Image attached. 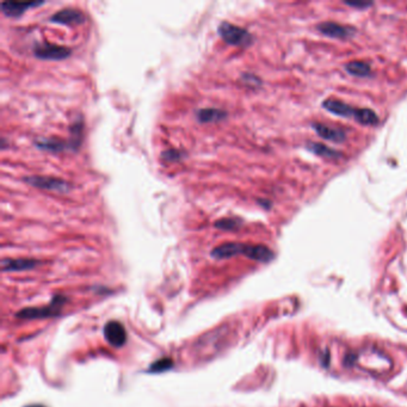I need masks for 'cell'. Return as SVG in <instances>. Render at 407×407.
Instances as JSON below:
<instances>
[{"mask_svg": "<svg viewBox=\"0 0 407 407\" xmlns=\"http://www.w3.org/2000/svg\"><path fill=\"white\" fill-rule=\"evenodd\" d=\"M323 106L327 111L334 113L337 116L342 117L352 118L356 122H359L364 125H377L380 119H378L376 112L371 109H359L353 108L351 105H348L342 100L329 98L324 100Z\"/></svg>", "mask_w": 407, "mask_h": 407, "instance_id": "6da1fadb", "label": "cell"}, {"mask_svg": "<svg viewBox=\"0 0 407 407\" xmlns=\"http://www.w3.org/2000/svg\"><path fill=\"white\" fill-rule=\"evenodd\" d=\"M219 35L221 39L229 46L234 47H248L253 42V37L244 28L238 27L228 22H222L219 25Z\"/></svg>", "mask_w": 407, "mask_h": 407, "instance_id": "7a4b0ae2", "label": "cell"}, {"mask_svg": "<svg viewBox=\"0 0 407 407\" xmlns=\"http://www.w3.org/2000/svg\"><path fill=\"white\" fill-rule=\"evenodd\" d=\"M67 299L62 295H56L54 299L50 301L48 306L43 307H35V308H24L16 314V317L20 319H44V318L56 317L61 312L62 306L66 304Z\"/></svg>", "mask_w": 407, "mask_h": 407, "instance_id": "3957f363", "label": "cell"}, {"mask_svg": "<svg viewBox=\"0 0 407 407\" xmlns=\"http://www.w3.org/2000/svg\"><path fill=\"white\" fill-rule=\"evenodd\" d=\"M23 181L31 187L41 189V190L55 191L60 194H66L72 188V185L65 179L52 176H27L24 177Z\"/></svg>", "mask_w": 407, "mask_h": 407, "instance_id": "277c9868", "label": "cell"}, {"mask_svg": "<svg viewBox=\"0 0 407 407\" xmlns=\"http://www.w3.org/2000/svg\"><path fill=\"white\" fill-rule=\"evenodd\" d=\"M72 49L68 47L58 46L49 42H44L37 44L34 48V55L40 60H52V61H58V60H65L68 56H71Z\"/></svg>", "mask_w": 407, "mask_h": 407, "instance_id": "5b68a950", "label": "cell"}, {"mask_svg": "<svg viewBox=\"0 0 407 407\" xmlns=\"http://www.w3.org/2000/svg\"><path fill=\"white\" fill-rule=\"evenodd\" d=\"M49 21L52 23L56 24H62V25H68V27H73V25H79L83 24L86 18H85V15L78 9H62L61 11L55 12L52 17L49 18Z\"/></svg>", "mask_w": 407, "mask_h": 407, "instance_id": "8992f818", "label": "cell"}, {"mask_svg": "<svg viewBox=\"0 0 407 407\" xmlns=\"http://www.w3.org/2000/svg\"><path fill=\"white\" fill-rule=\"evenodd\" d=\"M104 336L115 348H121L127 342V331L118 321H109L104 327Z\"/></svg>", "mask_w": 407, "mask_h": 407, "instance_id": "52a82bcc", "label": "cell"}, {"mask_svg": "<svg viewBox=\"0 0 407 407\" xmlns=\"http://www.w3.org/2000/svg\"><path fill=\"white\" fill-rule=\"evenodd\" d=\"M318 30L325 36L333 37V39H349L355 34V29L345 25L334 23V22H324L318 25Z\"/></svg>", "mask_w": 407, "mask_h": 407, "instance_id": "ba28073f", "label": "cell"}, {"mask_svg": "<svg viewBox=\"0 0 407 407\" xmlns=\"http://www.w3.org/2000/svg\"><path fill=\"white\" fill-rule=\"evenodd\" d=\"M242 255L250 258L252 260L260 261V263H269L275 257L274 252L269 247H266V246L251 244H244Z\"/></svg>", "mask_w": 407, "mask_h": 407, "instance_id": "9c48e42d", "label": "cell"}, {"mask_svg": "<svg viewBox=\"0 0 407 407\" xmlns=\"http://www.w3.org/2000/svg\"><path fill=\"white\" fill-rule=\"evenodd\" d=\"M34 145L43 152L49 153H61L69 150L67 140L59 138H39L34 141Z\"/></svg>", "mask_w": 407, "mask_h": 407, "instance_id": "30bf717a", "label": "cell"}, {"mask_svg": "<svg viewBox=\"0 0 407 407\" xmlns=\"http://www.w3.org/2000/svg\"><path fill=\"white\" fill-rule=\"evenodd\" d=\"M40 264L39 260L30 259V258H4L2 260V270L4 273H12V271H25L31 270Z\"/></svg>", "mask_w": 407, "mask_h": 407, "instance_id": "8fae6325", "label": "cell"}, {"mask_svg": "<svg viewBox=\"0 0 407 407\" xmlns=\"http://www.w3.org/2000/svg\"><path fill=\"white\" fill-rule=\"evenodd\" d=\"M43 2H33V3H17V2H10V3H3L2 4V11L6 17L10 18H18L24 14L25 11L29 10L31 8H37V6L43 5Z\"/></svg>", "mask_w": 407, "mask_h": 407, "instance_id": "7c38bea8", "label": "cell"}, {"mask_svg": "<svg viewBox=\"0 0 407 407\" xmlns=\"http://www.w3.org/2000/svg\"><path fill=\"white\" fill-rule=\"evenodd\" d=\"M313 128L320 138L325 139V140L332 141V143H343L346 139L345 131L340 128L326 125L323 124V123H314Z\"/></svg>", "mask_w": 407, "mask_h": 407, "instance_id": "4fadbf2b", "label": "cell"}, {"mask_svg": "<svg viewBox=\"0 0 407 407\" xmlns=\"http://www.w3.org/2000/svg\"><path fill=\"white\" fill-rule=\"evenodd\" d=\"M69 137H68V147L69 150L73 151V152H77L80 147L81 143H83V137H84V121L81 116H78L75 118V121L69 125Z\"/></svg>", "mask_w": 407, "mask_h": 407, "instance_id": "5bb4252c", "label": "cell"}, {"mask_svg": "<svg viewBox=\"0 0 407 407\" xmlns=\"http://www.w3.org/2000/svg\"><path fill=\"white\" fill-rule=\"evenodd\" d=\"M242 250H244V244L241 242H225V244L216 246L211 251V255L215 259H227L234 255L242 254Z\"/></svg>", "mask_w": 407, "mask_h": 407, "instance_id": "9a60e30c", "label": "cell"}, {"mask_svg": "<svg viewBox=\"0 0 407 407\" xmlns=\"http://www.w3.org/2000/svg\"><path fill=\"white\" fill-rule=\"evenodd\" d=\"M227 117V111L217 108L200 109L196 112V118L200 123H216Z\"/></svg>", "mask_w": 407, "mask_h": 407, "instance_id": "2e32d148", "label": "cell"}, {"mask_svg": "<svg viewBox=\"0 0 407 407\" xmlns=\"http://www.w3.org/2000/svg\"><path fill=\"white\" fill-rule=\"evenodd\" d=\"M345 71L351 75L359 78H365L371 74V68L367 62L363 61H351L345 65Z\"/></svg>", "mask_w": 407, "mask_h": 407, "instance_id": "e0dca14e", "label": "cell"}, {"mask_svg": "<svg viewBox=\"0 0 407 407\" xmlns=\"http://www.w3.org/2000/svg\"><path fill=\"white\" fill-rule=\"evenodd\" d=\"M307 148L309 151H312L314 154L317 156L324 157V158H330V159H336V158H339L340 154L339 152H337L336 150L331 148L329 146H325L323 144H311L308 145Z\"/></svg>", "mask_w": 407, "mask_h": 407, "instance_id": "ac0fdd59", "label": "cell"}, {"mask_svg": "<svg viewBox=\"0 0 407 407\" xmlns=\"http://www.w3.org/2000/svg\"><path fill=\"white\" fill-rule=\"evenodd\" d=\"M216 228L221 231H235L241 226V220L239 219H221L215 222Z\"/></svg>", "mask_w": 407, "mask_h": 407, "instance_id": "d6986e66", "label": "cell"}, {"mask_svg": "<svg viewBox=\"0 0 407 407\" xmlns=\"http://www.w3.org/2000/svg\"><path fill=\"white\" fill-rule=\"evenodd\" d=\"M172 367H173L172 359L162 358V359H158L157 362H154V363L151 365L150 371H152V373H163V371L170 370Z\"/></svg>", "mask_w": 407, "mask_h": 407, "instance_id": "ffe728a7", "label": "cell"}, {"mask_svg": "<svg viewBox=\"0 0 407 407\" xmlns=\"http://www.w3.org/2000/svg\"><path fill=\"white\" fill-rule=\"evenodd\" d=\"M162 157L164 160H166V162H177V160H179L182 158V152L177 150H169L165 151Z\"/></svg>", "mask_w": 407, "mask_h": 407, "instance_id": "44dd1931", "label": "cell"}, {"mask_svg": "<svg viewBox=\"0 0 407 407\" xmlns=\"http://www.w3.org/2000/svg\"><path fill=\"white\" fill-rule=\"evenodd\" d=\"M242 80L245 81L246 85H248V86H258V85H260V80L259 78L255 77L253 74H244L242 75Z\"/></svg>", "mask_w": 407, "mask_h": 407, "instance_id": "7402d4cb", "label": "cell"}, {"mask_svg": "<svg viewBox=\"0 0 407 407\" xmlns=\"http://www.w3.org/2000/svg\"><path fill=\"white\" fill-rule=\"evenodd\" d=\"M346 5L349 6H352V8H358V9H365V8H369L371 4L370 3H351V2H346L345 3Z\"/></svg>", "mask_w": 407, "mask_h": 407, "instance_id": "603a6c76", "label": "cell"}, {"mask_svg": "<svg viewBox=\"0 0 407 407\" xmlns=\"http://www.w3.org/2000/svg\"><path fill=\"white\" fill-rule=\"evenodd\" d=\"M27 407H44L42 405H31V406H27Z\"/></svg>", "mask_w": 407, "mask_h": 407, "instance_id": "cb8c5ba5", "label": "cell"}]
</instances>
